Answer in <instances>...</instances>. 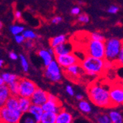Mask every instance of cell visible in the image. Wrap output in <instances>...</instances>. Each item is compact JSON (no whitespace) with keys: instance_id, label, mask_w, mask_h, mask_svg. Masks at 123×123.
<instances>
[{"instance_id":"cell-1","label":"cell","mask_w":123,"mask_h":123,"mask_svg":"<svg viewBox=\"0 0 123 123\" xmlns=\"http://www.w3.org/2000/svg\"><path fill=\"white\" fill-rule=\"evenodd\" d=\"M87 94L91 102L96 106L102 108H112L109 89L99 83H93L88 86Z\"/></svg>"},{"instance_id":"cell-49","label":"cell","mask_w":123,"mask_h":123,"mask_svg":"<svg viewBox=\"0 0 123 123\" xmlns=\"http://www.w3.org/2000/svg\"><path fill=\"white\" fill-rule=\"evenodd\" d=\"M122 41H123V40H122Z\"/></svg>"},{"instance_id":"cell-44","label":"cell","mask_w":123,"mask_h":123,"mask_svg":"<svg viewBox=\"0 0 123 123\" xmlns=\"http://www.w3.org/2000/svg\"><path fill=\"white\" fill-rule=\"evenodd\" d=\"M47 50L49 51V52L52 55H55V50H54V48H52V47H50V48H49Z\"/></svg>"},{"instance_id":"cell-36","label":"cell","mask_w":123,"mask_h":123,"mask_svg":"<svg viewBox=\"0 0 123 123\" xmlns=\"http://www.w3.org/2000/svg\"><path fill=\"white\" fill-rule=\"evenodd\" d=\"M15 41L18 44H21L25 42L26 41V38H25V36L23 35H16L15 36Z\"/></svg>"},{"instance_id":"cell-11","label":"cell","mask_w":123,"mask_h":123,"mask_svg":"<svg viewBox=\"0 0 123 123\" xmlns=\"http://www.w3.org/2000/svg\"><path fill=\"white\" fill-rule=\"evenodd\" d=\"M42 108L44 111H50V112H55L58 114L63 108V105L58 99H48L47 101L42 105Z\"/></svg>"},{"instance_id":"cell-27","label":"cell","mask_w":123,"mask_h":123,"mask_svg":"<svg viewBox=\"0 0 123 123\" xmlns=\"http://www.w3.org/2000/svg\"><path fill=\"white\" fill-rule=\"evenodd\" d=\"M8 86L10 88L11 95L19 97V83H18V81L11 83V84L8 85Z\"/></svg>"},{"instance_id":"cell-8","label":"cell","mask_w":123,"mask_h":123,"mask_svg":"<svg viewBox=\"0 0 123 123\" xmlns=\"http://www.w3.org/2000/svg\"><path fill=\"white\" fill-rule=\"evenodd\" d=\"M109 94L112 107L123 105V88L120 83L111 85L109 88Z\"/></svg>"},{"instance_id":"cell-31","label":"cell","mask_w":123,"mask_h":123,"mask_svg":"<svg viewBox=\"0 0 123 123\" xmlns=\"http://www.w3.org/2000/svg\"><path fill=\"white\" fill-rule=\"evenodd\" d=\"M89 38H90V39H92V40L103 41V42H105V41H106L105 37L99 32H92V33H90Z\"/></svg>"},{"instance_id":"cell-42","label":"cell","mask_w":123,"mask_h":123,"mask_svg":"<svg viewBox=\"0 0 123 123\" xmlns=\"http://www.w3.org/2000/svg\"><path fill=\"white\" fill-rule=\"evenodd\" d=\"M9 58L10 59H12L13 61H16L18 59V56L17 55V54L14 52H9Z\"/></svg>"},{"instance_id":"cell-7","label":"cell","mask_w":123,"mask_h":123,"mask_svg":"<svg viewBox=\"0 0 123 123\" xmlns=\"http://www.w3.org/2000/svg\"><path fill=\"white\" fill-rule=\"evenodd\" d=\"M19 96L31 98L38 88L37 85L27 78H20L19 80Z\"/></svg>"},{"instance_id":"cell-39","label":"cell","mask_w":123,"mask_h":123,"mask_svg":"<svg viewBox=\"0 0 123 123\" xmlns=\"http://www.w3.org/2000/svg\"><path fill=\"white\" fill-rule=\"evenodd\" d=\"M71 14L73 16H79L80 14V8L78 7H74L71 10Z\"/></svg>"},{"instance_id":"cell-30","label":"cell","mask_w":123,"mask_h":123,"mask_svg":"<svg viewBox=\"0 0 123 123\" xmlns=\"http://www.w3.org/2000/svg\"><path fill=\"white\" fill-rule=\"evenodd\" d=\"M22 35L25 36V38H26V40L27 39H30V40H34V39H36L38 38H39L36 32H34L32 30H25L22 33Z\"/></svg>"},{"instance_id":"cell-18","label":"cell","mask_w":123,"mask_h":123,"mask_svg":"<svg viewBox=\"0 0 123 123\" xmlns=\"http://www.w3.org/2000/svg\"><path fill=\"white\" fill-rule=\"evenodd\" d=\"M57 113L44 111L39 123H56Z\"/></svg>"},{"instance_id":"cell-5","label":"cell","mask_w":123,"mask_h":123,"mask_svg":"<svg viewBox=\"0 0 123 123\" xmlns=\"http://www.w3.org/2000/svg\"><path fill=\"white\" fill-rule=\"evenodd\" d=\"M43 75L46 79L52 83H59L62 80L61 66L56 61H52L47 66H45Z\"/></svg>"},{"instance_id":"cell-37","label":"cell","mask_w":123,"mask_h":123,"mask_svg":"<svg viewBox=\"0 0 123 123\" xmlns=\"http://www.w3.org/2000/svg\"><path fill=\"white\" fill-rule=\"evenodd\" d=\"M118 11H119V7L116 5H111L108 9V13L111 14H116L118 13Z\"/></svg>"},{"instance_id":"cell-16","label":"cell","mask_w":123,"mask_h":123,"mask_svg":"<svg viewBox=\"0 0 123 123\" xmlns=\"http://www.w3.org/2000/svg\"><path fill=\"white\" fill-rule=\"evenodd\" d=\"M43 112H44V111H43L42 106L35 105V104H32V105L30 106L29 111H28V113L30 114L32 117H34L35 119L38 122H40Z\"/></svg>"},{"instance_id":"cell-10","label":"cell","mask_w":123,"mask_h":123,"mask_svg":"<svg viewBox=\"0 0 123 123\" xmlns=\"http://www.w3.org/2000/svg\"><path fill=\"white\" fill-rule=\"evenodd\" d=\"M48 96L49 93L47 92L38 88L30 99L32 104L42 106L48 100Z\"/></svg>"},{"instance_id":"cell-29","label":"cell","mask_w":123,"mask_h":123,"mask_svg":"<svg viewBox=\"0 0 123 123\" xmlns=\"http://www.w3.org/2000/svg\"><path fill=\"white\" fill-rule=\"evenodd\" d=\"M19 59H20V62H21L22 69H23V71L25 72H27L28 70H29V63H28V61H27V58H25V55H19Z\"/></svg>"},{"instance_id":"cell-48","label":"cell","mask_w":123,"mask_h":123,"mask_svg":"<svg viewBox=\"0 0 123 123\" xmlns=\"http://www.w3.org/2000/svg\"><path fill=\"white\" fill-rule=\"evenodd\" d=\"M0 27H2V22H1V23H0Z\"/></svg>"},{"instance_id":"cell-14","label":"cell","mask_w":123,"mask_h":123,"mask_svg":"<svg viewBox=\"0 0 123 123\" xmlns=\"http://www.w3.org/2000/svg\"><path fill=\"white\" fill-rule=\"evenodd\" d=\"M54 50H55V56L59 55H65V54L72 52L73 47L70 42L66 41L65 43H63L60 44V45L57 46L56 47H55Z\"/></svg>"},{"instance_id":"cell-23","label":"cell","mask_w":123,"mask_h":123,"mask_svg":"<svg viewBox=\"0 0 123 123\" xmlns=\"http://www.w3.org/2000/svg\"><path fill=\"white\" fill-rule=\"evenodd\" d=\"M78 108L81 111L83 114H89L92 111V106L87 100H85L84 99L83 100L79 101L78 103Z\"/></svg>"},{"instance_id":"cell-12","label":"cell","mask_w":123,"mask_h":123,"mask_svg":"<svg viewBox=\"0 0 123 123\" xmlns=\"http://www.w3.org/2000/svg\"><path fill=\"white\" fill-rule=\"evenodd\" d=\"M65 74H67L69 77L77 78L80 77L84 72L80 63H78L69 66L68 68L65 69Z\"/></svg>"},{"instance_id":"cell-46","label":"cell","mask_w":123,"mask_h":123,"mask_svg":"<svg viewBox=\"0 0 123 123\" xmlns=\"http://www.w3.org/2000/svg\"><path fill=\"white\" fill-rule=\"evenodd\" d=\"M3 65H4V61L2 59H1V60H0V66L2 67Z\"/></svg>"},{"instance_id":"cell-25","label":"cell","mask_w":123,"mask_h":123,"mask_svg":"<svg viewBox=\"0 0 123 123\" xmlns=\"http://www.w3.org/2000/svg\"><path fill=\"white\" fill-rule=\"evenodd\" d=\"M108 114L112 123H123V116L119 111L117 110H111L108 112Z\"/></svg>"},{"instance_id":"cell-17","label":"cell","mask_w":123,"mask_h":123,"mask_svg":"<svg viewBox=\"0 0 123 123\" xmlns=\"http://www.w3.org/2000/svg\"><path fill=\"white\" fill-rule=\"evenodd\" d=\"M19 99V108L20 111L23 114L28 113L29 109L30 106L32 105V101L31 99L28 97H18Z\"/></svg>"},{"instance_id":"cell-45","label":"cell","mask_w":123,"mask_h":123,"mask_svg":"<svg viewBox=\"0 0 123 123\" xmlns=\"http://www.w3.org/2000/svg\"><path fill=\"white\" fill-rule=\"evenodd\" d=\"M5 80H4L3 78L1 77H0V86H3V85H5Z\"/></svg>"},{"instance_id":"cell-13","label":"cell","mask_w":123,"mask_h":123,"mask_svg":"<svg viewBox=\"0 0 123 123\" xmlns=\"http://www.w3.org/2000/svg\"><path fill=\"white\" fill-rule=\"evenodd\" d=\"M74 118L69 111L62 108L57 114L56 123H73Z\"/></svg>"},{"instance_id":"cell-38","label":"cell","mask_w":123,"mask_h":123,"mask_svg":"<svg viewBox=\"0 0 123 123\" xmlns=\"http://www.w3.org/2000/svg\"><path fill=\"white\" fill-rule=\"evenodd\" d=\"M66 93L68 94L69 96L73 97L74 95V91L73 88L70 85L66 86Z\"/></svg>"},{"instance_id":"cell-28","label":"cell","mask_w":123,"mask_h":123,"mask_svg":"<svg viewBox=\"0 0 123 123\" xmlns=\"http://www.w3.org/2000/svg\"><path fill=\"white\" fill-rule=\"evenodd\" d=\"M10 30L13 35L16 36L21 34V33H23V32L25 31V27L18 25H12L10 27Z\"/></svg>"},{"instance_id":"cell-6","label":"cell","mask_w":123,"mask_h":123,"mask_svg":"<svg viewBox=\"0 0 123 123\" xmlns=\"http://www.w3.org/2000/svg\"><path fill=\"white\" fill-rule=\"evenodd\" d=\"M23 113L21 111L12 110L5 106L1 107V123H19Z\"/></svg>"},{"instance_id":"cell-24","label":"cell","mask_w":123,"mask_h":123,"mask_svg":"<svg viewBox=\"0 0 123 123\" xmlns=\"http://www.w3.org/2000/svg\"><path fill=\"white\" fill-rule=\"evenodd\" d=\"M1 77L4 79L6 85H10V84L13 83L14 82L18 81L19 79H20L18 75L12 74V73H8V72L2 73Z\"/></svg>"},{"instance_id":"cell-20","label":"cell","mask_w":123,"mask_h":123,"mask_svg":"<svg viewBox=\"0 0 123 123\" xmlns=\"http://www.w3.org/2000/svg\"><path fill=\"white\" fill-rule=\"evenodd\" d=\"M38 55L43 60L45 66H47L53 61V55H52L47 49H40L38 52Z\"/></svg>"},{"instance_id":"cell-35","label":"cell","mask_w":123,"mask_h":123,"mask_svg":"<svg viewBox=\"0 0 123 123\" xmlns=\"http://www.w3.org/2000/svg\"><path fill=\"white\" fill-rule=\"evenodd\" d=\"M25 47L27 49H32L34 48V47H35V43H34V41H33V40L27 39L25 42Z\"/></svg>"},{"instance_id":"cell-4","label":"cell","mask_w":123,"mask_h":123,"mask_svg":"<svg viewBox=\"0 0 123 123\" xmlns=\"http://www.w3.org/2000/svg\"><path fill=\"white\" fill-rule=\"evenodd\" d=\"M86 54L90 56L104 59L105 56V43L90 39L86 47Z\"/></svg>"},{"instance_id":"cell-40","label":"cell","mask_w":123,"mask_h":123,"mask_svg":"<svg viewBox=\"0 0 123 123\" xmlns=\"http://www.w3.org/2000/svg\"><path fill=\"white\" fill-rule=\"evenodd\" d=\"M62 20H63V18H62L61 16H55L52 19V23L55 24V25H58V24L61 23V22L62 21Z\"/></svg>"},{"instance_id":"cell-9","label":"cell","mask_w":123,"mask_h":123,"mask_svg":"<svg viewBox=\"0 0 123 123\" xmlns=\"http://www.w3.org/2000/svg\"><path fill=\"white\" fill-rule=\"evenodd\" d=\"M55 59H56V61L58 63L61 68L64 69L68 68L69 66L81 62L80 61H79V58L73 52L65 54V55H55Z\"/></svg>"},{"instance_id":"cell-32","label":"cell","mask_w":123,"mask_h":123,"mask_svg":"<svg viewBox=\"0 0 123 123\" xmlns=\"http://www.w3.org/2000/svg\"><path fill=\"white\" fill-rule=\"evenodd\" d=\"M77 21L80 22L81 24H87L89 22V16L88 14L83 13H81L78 16V18H77Z\"/></svg>"},{"instance_id":"cell-41","label":"cell","mask_w":123,"mask_h":123,"mask_svg":"<svg viewBox=\"0 0 123 123\" xmlns=\"http://www.w3.org/2000/svg\"><path fill=\"white\" fill-rule=\"evenodd\" d=\"M14 17L16 20H21V18H22V15H21V11L18 10H16L14 11Z\"/></svg>"},{"instance_id":"cell-15","label":"cell","mask_w":123,"mask_h":123,"mask_svg":"<svg viewBox=\"0 0 123 123\" xmlns=\"http://www.w3.org/2000/svg\"><path fill=\"white\" fill-rule=\"evenodd\" d=\"M11 96V93L8 85H3L0 86V105L4 106L7 99Z\"/></svg>"},{"instance_id":"cell-2","label":"cell","mask_w":123,"mask_h":123,"mask_svg":"<svg viewBox=\"0 0 123 123\" xmlns=\"http://www.w3.org/2000/svg\"><path fill=\"white\" fill-rule=\"evenodd\" d=\"M84 72L90 76H98L104 72V60L87 55L80 62Z\"/></svg>"},{"instance_id":"cell-43","label":"cell","mask_w":123,"mask_h":123,"mask_svg":"<svg viewBox=\"0 0 123 123\" xmlns=\"http://www.w3.org/2000/svg\"><path fill=\"white\" fill-rule=\"evenodd\" d=\"M76 99L78 100V101H80V100L83 99V95L81 94H77L76 95Z\"/></svg>"},{"instance_id":"cell-34","label":"cell","mask_w":123,"mask_h":123,"mask_svg":"<svg viewBox=\"0 0 123 123\" xmlns=\"http://www.w3.org/2000/svg\"><path fill=\"white\" fill-rule=\"evenodd\" d=\"M114 65V63L113 61H108L107 59H105L104 60V72L110 70L113 67Z\"/></svg>"},{"instance_id":"cell-26","label":"cell","mask_w":123,"mask_h":123,"mask_svg":"<svg viewBox=\"0 0 123 123\" xmlns=\"http://www.w3.org/2000/svg\"><path fill=\"white\" fill-rule=\"evenodd\" d=\"M19 123H39V122L30 114L25 113L22 115Z\"/></svg>"},{"instance_id":"cell-47","label":"cell","mask_w":123,"mask_h":123,"mask_svg":"<svg viewBox=\"0 0 123 123\" xmlns=\"http://www.w3.org/2000/svg\"><path fill=\"white\" fill-rule=\"evenodd\" d=\"M120 84H121V86H122V88H123V80L121 82V83H120Z\"/></svg>"},{"instance_id":"cell-33","label":"cell","mask_w":123,"mask_h":123,"mask_svg":"<svg viewBox=\"0 0 123 123\" xmlns=\"http://www.w3.org/2000/svg\"><path fill=\"white\" fill-rule=\"evenodd\" d=\"M114 64H117L118 66H123V45L122 47V49L120 50V52L118 55V57L117 58V60L114 62Z\"/></svg>"},{"instance_id":"cell-21","label":"cell","mask_w":123,"mask_h":123,"mask_svg":"<svg viewBox=\"0 0 123 123\" xmlns=\"http://www.w3.org/2000/svg\"><path fill=\"white\" fill-rule=\"evenodd\" d=\"M94 120L97 123H112L109 114L104 112H99L97 113L94 117Z\"/></svg>"},{"instance_id":"cell-19","label":"cell","mask_w":123,"mask_h":123,"mask_svg":"<svg viewBox=\"0 0 123 123\" xmlns=\"http://www.w3.org/2000/svg\"><path fill=\"white\" fill-rule=\"evenodd\" d=\"M5 107L12 109V110H16V111H20L19 108V99L18 97L17 96H13L11 95L6 101L5 105Z\"/></svg>"},{"instance_id":"cell-3","label":"cell","mask_w":123,"mask_h":123,"mask_svg":"<svg viewBox=\"0 0 123 123\" xmlns=\"http://www.w3.org/2000/svg\"><path fill=\"white\" fill-rule=\"evenodd\" d=\"M105 59L114 62L120 52L122 47L123 45V41L112 38L105 41Z\"/></svg>"},{"instance_id":"cell-22","label":"cell","mask_w":123,"mask_h":123,"mask_svg":"<svg viewBox=\"0 0 123 123\" xmlns=\"http://www.w3.org/2000/svg\"><path fill=\"white\" fill-rule=\"evenodd\" d=\"M67 41V37L66 35H60L58 36L53 37L49 39V45L51 47L55 48L60 44Z\"/></svg>"}]
</instances>
